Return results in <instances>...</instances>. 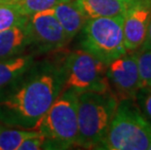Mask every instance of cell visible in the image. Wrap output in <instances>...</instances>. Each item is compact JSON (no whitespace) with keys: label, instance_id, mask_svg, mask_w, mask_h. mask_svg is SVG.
Listing matches in <instances>:
<instances>
[{"label":"cell","instance_id":"e0dca14e","mask_svg":"<svg viewBox=\"0 0 151 150\" xmlns=\"http://www.w3.org/2000/svg\"><path fill=\"white\" fill-rule=\"evenodd\" d=\"M136 53L140 89L151 88V49H139Z\"/></svg>","mask_w":151,"mask_h":150},{"label":"cell","instance_id":"3957f363","mask_svg":"<svg viewBox=\"0 0 151 150\" xmlns=\"http://www.w3.org/2000/svg\"><path fill=\"white\" fill-rule=\"evenodd\" d=\"M77 103L78 93L71 89H63L41 118L35 130L46 139L44 148L67 149L76 145Z\"/></svg>","mask_w":151,"mask_h":150},{"label":"cell","instance_id":"8fae6325","mask_svg":"<svg viewBox=\"0 0 151 150\" xmlns=\"http://www.w3.org/2000/svg\"><path fill=\"white\" fill-rule=\"evenodd\" d=\"M54 14L62 25L67 40L71 41L80 32L87 19L75 4L74 0L60 2L53 8Z\"/></svg>","mask_w":151,"mask_h":150},{"label":"cell","instance_id":"d6986e66","mask_svg":"<svg viewBox=\"0 0 151 150\" xmlns=\"http://www.w3.org/2000/svg\"><path fill=\"white\" fill-rule=\"evenodd\" d=\"M45 136L42 133H37L33 136H30L27 139H24L22 142L18 150H37V149H44L45 144Z\"/></svg>","mask_w":151,"mask_h":150},{"label":"cell","instance_id":"5bb4252c","mask_svg":"<svg viewBox=\"0 0 151 150\" xmlns=\"http://www.w3.org/2000/svg\"><path fill=\"white\" fill-rule=\"evenodd\" d=\"M39 133L37 130H25L2 125L0 128V150H18L22 142Z\"/></svg>","mask_w":151,"mask_h":150},{"label":"cell","instance_id":"277c9868","mask_svg":"<svg viewBox=\"0 0 151 150\" xmlns=\"http://www.w3.org/2000/svg\"><path fill=\"white\" fill-rule=\"evenodd\" d=\"M150 139L151 124L141 114L136 100H119L99 149L147 150Z\"/></svg>","mask_w":151,"mask_h":150},{"label":"cell","instance_id":"ac0fdd59","mask_svg":"<svg viewBox=\"0 0 151 150\" xmlns=\"http://www.w3.org/2000/svg\"><path fill=\"white\" fill-rule=\"evenodd\" d=\"M134 100L141 114L151 124V88L140 89Z\"/></svg>","mask_w":151,"mask_h":150},{"label":"cell","instance_id":"ba28073f","mask_svg":"<svg viewBox=\"0 0 151 150\" xmlns=\"http://www.w3.org/2000/svg\"><path fill=\"white\" fill-rule=\"evenodd\" d=\"M25 28L30 39V46H34L38 52L56 51L68 43L53 9L28 17Z\"/></svg>","mask_w":151,"mask_h":150},{"label":"cell","instance_id":"5b68a950","mask_svg":"<svg viewBox=\"0 0 151 150\" xmlns=\"http://www.w3.org/2000/svg\"><path fill=\"white\" fill-rule=\"evenodd\" d=\"M79 33L80 48L105 65L128 52L124 43L123 16L88 19Z\"/></svg>","mask_w":151,"mask_h":150},{"label":"cell","instance_id":"9a60e30c","mask_svg":"<svg viewBox=\"0 0 151 150\" xmlns=\"http://www.w3.org/2000/svg\"><path fill=\"white\" fill-rule=\"evenodd\" d=\"M2 1L10 3L22 15L30 17L37 13L53 9L59 3L68 0H2Z\"/></svg>","mask_w":151,"mask_h":150},{"label":"cell","instance_id":"ffe728a7","mask_svg":"<svg viewBox=\"0 0 151 150\" xmlns=\"http://www.w3.org/2000/svg\"><path fill=\"white\" fill-rule=\"evenodd\" d=\"M139 49H151V18H150V22L148 24V28H147L145 40H144L142 46H141Z\"/></svg>","mask_w":151,"mask_h":150},{"label":"cell","instance_id":"2e32d148","mask_svg":"<svg viewBox=\"0 0 151 150\" xmlns=\"http://www.w3.org/2000/svg\"><path fill=\"white\" fill-rule=\"evenodd\" d=\"M27 19L12 4L0 0V31L24 25Z\"/></svg>","mask_w":151,"mask_h":150},{"label":"cell","instance_id":"30bf717a","mask_svg":"<svg viewBox=\"0 0 151 150\" xmlns=\"http://www.w3.org/2000/svg\"><path fill=\"white\" fill-rule=\"evenodd\" d=\"M133 0H74L85 18H107L123 16Z\"/></svg>","mask_w":151,"mask_h":150},{"label":"cell","instance_id":"7a4b0ae2","mask_svg":"<svg viewBox=\"0 0 151 150\" xmlns=\"http://www.w3.org/2000/svg\"><path fill=\"white\" fill-rule=\"evenodd\" d=\"M118 103V98L110 91L78 93L77 146L99 149Z\"/></svg>","mask_w":151,"mask_h":150},{"label":"cell","instance_id":"44dd1931","mask_svg":"<svg viewBox=\"0 0 151 150\" xmlns=\"http://www.w3.org/2000/svg\"><path fill=\"white\" fill-rule=\"evenodd\" d=\"M147 150H151V139H150V142H149V145H148V149Z\"/></svg>","mask_w":151,"mask_h":150},{"label":"cell","instance_id":"7c38bea8","mask_svg":"<svg viewBox=\"0 0 151 150\" xmlns=\"http://www.w3.org/2000/svg\"><path fill=\"white\" fill-rule=\"evenodd\" d=\"M27 47L30 39L25 24L0 31V60L22 55Z\"/></svg>","mask_w":151,"mask_h":150},{"label":"cell","instance_id":"8992f818","mask_svg":"<svg viewBox=\"0 0 151 150\" xmlns=\"http://www.w3.org/2000/svg\"><path fill=\"white\" fill-rule=\"evenodd\" d=\"M63 89H71L77 93L110 91L106 76L107 65L87 51H72L63 60Z\"/></svg>","mask_w":151,"mask_h":150},{"label":"cell","instance_id":"52a82bcc","mask_svg":"<svg viewBox=\"0 0 151 150\" xmlns=\"http://www.w3.org/2000/svg\"><path fill=\"white\" fill-rule=\"evenodd\" d=\"M106 76L110 92L118 100H136L140 90L136 51H128L107 65Z\"/></svg>","mask_w":151,"mask_h":150},{"label":"cell","instance_id":"9c48e42d","mask_svg":"<svg viewBox=\"0 0 151 150\" xmlns=\"http://www.w3.org/2000/svg\"><path fill=\"white\" fill-rule=\"evenodd\" d=\"M151 18V0H133L123 15L124 43L128 51H137L145 40Z\"/></svg>","mask_w":151,"mask_h":150},{"label":"cell","instance_id":"7402d4cb","mask_svg":"<svg viewBox=\"0 0 151 150\" xmlns=\"http://www.w3.org/2000/svg\"><path fill=\"white\" fill-rule=\"evenodd\" d=\"M1 126H2V124H1V121H0V128H1Z\"/></svg>","mask_w":151,"mask_h":150},{"label":"cell","instance_id":"6da1fadb","mask_svg":"<svg viewBox=\"0 0 151 150\" xmlns=\"http://www.w3.org/2000/svg\"><path fill=\"white\" fill-rule=\"evenodd\" d=\"M62 65L34 63L15 82L0 90V121L8 127L35 130L63 90Z\"/></svg>","mask_w":151,"mask_h":150},{"label":"cell","instance_id":"4fadbf2b","mask_svg":"<svg viewBox=\"0 0 151 150\" xmlns=\"http://www.w3.org/2000/svg\"><path fill=\"white\" fill-rule=\"evenodd\" d=\"M33 56L22 54L0 60V90L15 82L33 65Z\"/></svg>","mask_w":151,"mask_h":150}]
</instances>
